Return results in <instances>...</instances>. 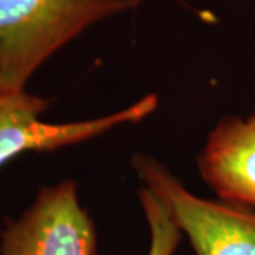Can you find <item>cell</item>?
<instances>
[{"instance_id": "6da1fadb", "label": "cell", "mask_w": 255, "mask_h": 255, "mask_svg": "<svg viewBox=\"0 0 255 255\" xmlns=\"http://www.w3.org/2000/svg\"><path fill=\"white\" fill-rule=\"evenodd\" d=\"M139 0H0V91H24L36 70L91 24Z\"/></svg>"}, {"instance_id": "7a4b0ae2", "label": "cell", "mask_w": 255, "mask_h": 255, "mask_svg": "<svg viewBox=\"0 0 255 255\" xmlns=\"http://www.w3.org/2000/svg\"><path fill=\"white\" fill-rule=\"evenodd\" d=\"M133 164L147 189L163 200L196 255H255V213L250 207L191 194L150 157L136 156Z\"/></svg>"}, {"instance_id": "3957f363", "label": "cell", "mask_w": 255, "mask_h": 255, "mask_svg": "<svg viewBox=\"0 0 255 255\" xmlns=\"http://www.w3.org/2000/svg\"><path fill=\"white\" fill-rule=\"evenodd\" d=\"M0 255H98L97 230L80 204L75 183L43 187L0 234Z\"/></svg>"}, {"instance_id": "277c9868", "label": "cell", "mask_w": 255, "mask_h": 255, "mask_svg": "<svg viewBox=\"0 0 255 255\" xmlns=\"http://www.w3.org/2000/svg\"><path fill=\"white\" fill-rule=\"evenodd\" d=\"M48 104V100L26 91H0V167L24 152H51L100 136L119 125L136 124L156 110L157 97L150 94L108 117L70 124L41 121Z\"/></svg>"}, {"instance_id": "5b68a950", "label": "cell", "mask_w": 255, "mask_h": 255, "mask_svg": "<svg viewBox=\"0 0 255 255\" xmlns=\"http://www.w3.org/2000/svg\"><path fill=\"white\" fill-rule=\"evenodd\" d=\"M199 170L223 200L255 206V114L214 128L199 156Z\"/></svg>"}, {"instance_id": "8992f818", "label": "cell", "mask_w": 255, "mask_h": 255, "mask_svg": "<svg viewBox=\"0 0 255 255\" xmlns=\"http://www.w3.org/2000/svg\"><path fill=\"white\" fill-rule=\"evenodd\" d=\"M142 209L150 231L147 255H173L180 243L182 231L160 197L147 187L139 193Z\"/></svg>"}]
</instances>
